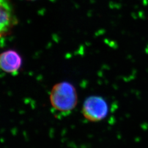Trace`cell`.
Returning <instances> with one entry per match:
<instances>
[{
    "mask_svg": "<svg viewBox=\"0 0 148 148\" xmlns=\"http://www.w3.org/2000/svg\"><path fill=\"white\" fill-rule=\"evenodd\" d=\"M53 109L62 115H68L77 104V91L71 84L64 81L54 85L50 93Z\"/></svg>",
    "mask_w": 148,
    "mask_h": 148,
    "instance_id": "cell-1",
    "label": "cell"
},
{
    "mask_svg": "<svg viewBox=\"0 0 148 148\" xmlns=\"http://www.w3.org/2000/svg\"><path fill=\"white\" fill-rule=\"evenodd\" d=\"M108 113V106L104 99L99 96H91L85 101L82 114L90 122H96L104 119Z\"/></svg>",
    "mask_w": 148,
    "mask_h": 148,
    "instance_id": "cell-2",
    "label": "cell"
},
{
    "mask_svg": "<svg viewBox=\"0 0 148 148\" xmlns=\"http://www.w3.org/2000/svg\"><path fill=\"white\" fill-rule=\"evenodd\" d=\"M16 24V13L10 0H0V38L7 36Z\"/></svg>",
    "mask_w": 148,
    "mask_h": 148,
    "instance_id": "cell-3",
    "label": "cell"
},
{
    "mask_svg": "<svg viewBox=\"0 0 148 148\" xmlns=\"http://www.w3.org/2000/svg\"><path fill=\"white\" fill-rule=\"evenodd\" d=\"M20 54L14 50H7L0 54V69L6 73L16 75L22 65Z\"/></svg>",
    "mask_w": 148,
    "mask_h": 148,
    "instance_id": "cell-4",
    "label": "cell"
}]
</instances>
